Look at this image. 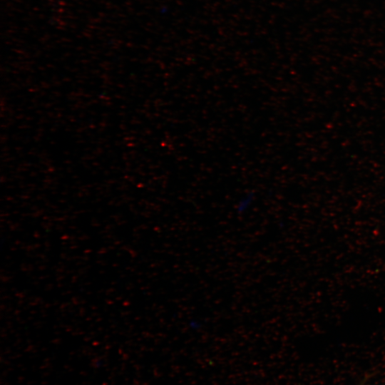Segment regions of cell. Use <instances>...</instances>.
<instances>
[{
    "label": "cell",
    "instance_id": "1",
    "mask_svg": "<svg viewBox=\"0 0 385 385\" xmlns=\"http://www.w3.org/2000/svg\"><path fill=\"white\" fill-rule=\"evenodd\" d=\"M252 195H247L243 197L237 204V212H243L250 207L252 202Z\"/></svg>",
    "mask_w": 385,
    "mask_h": 385
}]
</instances>
